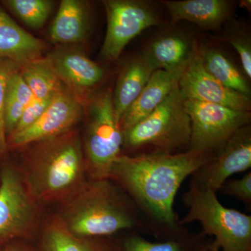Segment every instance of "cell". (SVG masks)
Here are the masks:
<instances>
[{"instance_id": "6da1fadb", "label": "cell", "mask_w": 251, "mask_h": 251, "mask_svg": "<svg viewBox=\"0 0 251 251\" xmlns=\"http://www.w3.org/2000/svg\"><path fill=\"white\" fill-rule=\"evenodd\" d=\"M215 154L192 151L135 156L122 153L112 163L108 179L129 196L151 234L165 240L185 229L174 209L181 184Z\"/></svg>"}, {"instance_id": "7a4b0ae2", "label": "cell", "mask_w": 251, "mask_h": 251, "mask_svg": "<svg viewBox=\"0 0 251 251\" xmlns=\"http://www.w3.org/2000/svg\"><path fill=\"white\" fill-rule=\"evenodd\" d=\"M61 203L57 217L77 237L98 239L123 231L151 234L134 202L111 179L86 180Z\"/></svg>"}, {"instance_id": "3957f363", "label": "cell", "mask_w": 251, "mask_h": 251, "mask_svg": "<svg viewBox=\"0 0 251 251\" xmlns=\"http://www.w3.org/2000/svg\"><path fill=\"white\" fill-rule=\"evenodd\" d=\"M25 147L21 175L38 202H62L85 182L87 164L76 130Z\"/></svg>"}, {"instance_id": "277c9868", "label": "cell", "mask_w": 251, "mask_h": 251, "mask_svg": "<svg viewBox=\"0 0 251 251\" xmlns=\"http://www.w3.org/2000/svg\"><path fill=\"white\" fill-rule=\"evenodd\" d=\"M178 85L151 113L123 133L127 156L172 155L189 149L191 120Z\"/></svg>"}, {"instance_id": "5b68a950", "label": "cell", "mask_w": 251, "mask_h": 251, "mask_svg": "<svg viewBox=\"0 0 251 251\" xmlns=\"http://www.w3.org/2000/svg\"><path fill=\"white\" fill-rule=\"evenodd\" d=\"M182 201L188 211L179 219L180 226L199 222L203 233L214 238L220 251H251V216L226 207L217 193L191 183Z\"/></svg>"}, {"instance_id": "8992f818", "label": "cell", "mask_w": 251, "mask_h": 251, "mask_svg": "<svg viewBox=\"0 0 251 251\" xmlns=\"http://www.w3.org/2000/svg\"><path fill=\"white\" fill-rule=\"evenodd\" d=\"M88 115L83 148L87 175L92 179H108L112 163L122 154L123 142L110 91L92 99Z\"/></svg>"}, {"instance_id": "52a82bcc", "label": "cell", "mask_w": 251, "mask_h": 251, "mask_svg": "<svg viewBox=\"0 0 251 251\" xmlns=\"http://www.w3.org/2000/svg\"><path fill=\"white\" fill-rule=\"evenodd\" d=\"M184 105L191 120L188 151L216 153L237 130L250 125L251 112L192 99H185Z\"/></svg>"}, {"instance_id": "ba28073f", "label": "cell", "mask_w": 251, "mask_h": 251, "mask_svg": "<svg viewBox=\"0 0 251 251\" xmlns=\"http://www.w3.org/2000/svg\"><path fill=\"white\" fill-rule=\"evenodd\" d=\"M22 175L11 166L0 175V244L29 237L37 226L39 208Z\"/></svg>"}, {"instance_id": "9c48e42d", "label": "cell", "mask_w": 251, "mask_h": 251, "mask_svg": "<svg viewBox=\"0 0 251 251\" xmlns=\"http://www.w3.org/2000/svg\"><path fill=\"white\" fill-rule=\"evenodd\" d=\"M107 31L100 56L105 60L119 58L127 44L142 31L158 25V18L146 1L108 0L103 1Z\"/></svg>"}, {"instance_id": "30bf717a", "label": "cell", "mask_w": 251, "mask_h": 251, "mask_svg": "<svg viewBox=\"0 0 251 251\" xmlns=\"http://www.w3.org/2000/svg\"><path fill=\"white\" fill-rule=\"evenodd\" d=\"M251 168V126L248 125L237 130L211 161L191 175V183L218 193L229 176Z\"/></svg>"}, {"instance_id": "8fae6325", "label": "cell", "mask_w": 251, "mask_h": 251, "mask_svg": "<svg viewBox=\"0 0 251 251\" xmlns=\"http://www.w3.org/2000/svg\"><path fill=\"white\" fill-rule=\"evenodd\" d=\"M178 87L185 99L251 112L250 97L227 88L213 77L203 65L200 49L196 44L180 76Z\"/></svg>"}, {"instance_id": "7c38bea8", "label": "cell", "mask_w": 251, "mask_h": 251, "mask_svg": "<svg viewBox=\"0 0 251 251\" xmlns=\"http://www.w3.org/2000/svg\"><path fill=\"white\" fill-rule=\"evenodd\" d=\"M82 115V103L67 87L52 98L39 120L26 129L10 135L8 145L24 148L35 142L49 139L73 129Z\"/></svg>"}, {"instance_id": "4fadbf2b", "label": "cell", "mask_w": 251, "mask_h": 251, "mask_svg": "<svg viewBox=\"0 0 251 251\" xmlns=\"http://www.w3.org/2000/svg\"><path fill=\"white\" fill-rule=\"evenodd\" d=\"M47 59L63 84L81 102L104 77L103 69L76 50H57Z\"/></svg>"}, {"instance_id": "5bb4252c", "label": "cell", "mask_w": 251, "mask_h": 251, "mask_svg": "<svg viewBox=\"0 0 251 251\" xmlns=\"http://www.w3.org/2000/svg\"><path fill=\"white\" fill-rule=\"evenodd\" d=\"M185 67L174 72L157 69L153 73L139 97L122 117L120 126L122 134L148 117L166 99L178 85Z\"/></svg>"}, {"instance_id": "9a60e30c", "label": "cell", "mask_w": 251, "mask_h": 251, "mask_svg": "<svg viewBox=\"0 0 251 251\" xmlns=\"http://www.w3.org/2000/svg\"><path fill=\"white\" fill-rule=\"evenodd\" d=\"M46 44L34 37L0 9V58L13 61L21 67L41 58Z\"/></svg>"}, {"instance_id": "2e32d148", "label": "cell", "mask_w": 251, "mask_h": 251, "mask_svg": "<svg viewBox=\"0 0 251 251\" xmlns=\"http://www.w3.org/2000/svg\"><path fill=\"white\" fill-rule=\"evenodd\" d=\"M156 70V67L144 54L130 59L122 69L112 94L114 111L119 124Z\"/></svg>"}, {"instance_id": "e0dca14e", "label": "cell", "mask_w": 251, "mask_h": 251, "mask_svg": "<svg viewBox=\"0 0 251 251\" xmlns=\"http://www.w3.org/2000/svg\"><path fill=\"white\" fill-rule=\"evenodd\" d=\"M174 22L186 21L206 29H215L228 18L230 4L226 0L162 1Z\"/></svg>"}, {"instance_id": "ac0fdd59", "label": "cell", "mask_w": 251, "mask_h": 251, "mask_svg": "<svg viewBox=\"0 0 251 251\" xmlns=\"http://www.w3.org/2000/svg\"><path fill=\"white\" fill-rule=\"evenodd\" d=\"M89 27L88 9L77 0H63L51 26L54 43L76 44L85 40Z\"/></svg>"}, {"instance_id": "d6986e66", "label": "cell", "mask_w": 251, "mask_h": 251, "mask_svg": "<svg viewBox=\"0 0 251 251\" xmlns=\"http://www.w3.org/2000/svg\"><path fill=\"white\" fill-rule=\"evenodd\" d=\"M195 45L179 34L157 38L144 52L156 69L174 72L186 67Z\"/></svg>"}, {"instance_id": "ffe728a7", "label": "cell", "mask_w": 251, "mask_h": 251, "mask_svg": "<svg viewBox=\"0 0 251 251\" xmlns=\"http://www.w3.org/2000/svg\"><path fill=\"white\" fill-rule=\"evenodd\" d=\"M94 239L74 235L57 216L50 219L44 227L41 251H103L106 249Z\"/></svg>"}, {"instance_id": "44dd1931", "label": "cell", "mask_w": 251, "mask_h": 251, "mask_svg": "<svg viewBox=\"0 0 251 251\" xmlns=\"http://www.w3.org/2000/svg\"><path fill=\"white\" fill-rule=\"evenodd\" d=\"M20 73L35 99H52L64 87L47 58H39L25 64Z\"/></svg>"}, {"instance_id": "7402d4cb", "label": "cell", "mask_w": 251, "mask_h": 251, "mask_svg": "<svg viewBox=\"0 0 251 251\" xmlns=\"http://www.w3.org/2000/svg\"><path fill=\"white\" fill-rule=\"evenodd\" d=\"M206 238L202 232L193 233L185 228L173 237L152 242L135 232L124 239L122 251H195Z\"/></svg>"}, {"instance_id": "603a6c76", "label": "cell", "mask_w": 251, "mask_h": 251, "mask_svg": "<svg viewBox=\"0 0 251 251\" xmlns=\"http://www.w3.org/2000/svg\"><path fill=\"white\" fill-rule=\"evenodd\" d=\"M203 65L227 88L250 97L251 89L244 75L222 52L214 49H200Z\"/></svg>"}, {"instance_id": "cb8c5ba5", "label": "cell", "mask_w": 251, "mask_h": 251, "mask_svg": "<svg viewBox=\"0 0 251 251\" xmlns=\"http://www.w3.org/2000/svg\"><path fill=\"white\" fill-rule=\"evenodd\" d=\"M3 3L29 27H43L52 9L49 0H7Z\"/></svg>"}, {"instance_id": "d4e9b609", "label": "cell", "mask_w": 251, "mask_h": 251, "mask_svg": "<svg viewBox=\"0 0 251 251\" xmlns=\"http://www.w3.org/2000/svg\"><path fill=\"white\" fill-rule=\"evenodd\" d=\"M21 66L8 59L0 58V155L8 150L7 136L4 123V105L8 81L13 74L21 69Z\"/></svg>"}, {"instance_id": "484cf974", "label": "cell", "mask_w": 251, "mask_h": 251, "mask_svg": "<svg viewBox=\"0 0 251 251\" xmlns=\"http://www.w3.org/2000/svg\"><path fill=\"white\" fill-rule=\"evenodd\" d=\"M218 192L235 198L251 209V172H248L240 179H227Z\"/></svg>"}, {"instance_id": "4316f807", "label": "cell", "mask_w": 251, "mask_h": 251, "mask_svg": "<svg viewBox=\"0 0 251 251\" xmlns=\"http://www.w3.org/2000/svg\"><path fill=\"white\" fill-rule=\"evenodd\" d=\"M227 43L233 46L239 54L244 72L248 77H251V38L247 33L235 31L226 36Z\"/></svg>"}, {"instance_id": "83f0119b", "label": "cell", "mask_w": 251, "mask_h": 251, "mask_svg": "<svg viewBox=\"0 0 251 251\" xmlns=\"http://www.w3.org/2000/svg\"><path fill=\"white\" fill-rule=\"evenodd\" d=\"M52 98L45 99V100H40L35 98L33 99L32 101L28 104L27 106L25 107L22 117L12 134L26 129L34 122L37 121L39 117L45 112Z\"/></svg>"}, {"instance_id": "f1b7e54d", "label": "cell", "mask_w": 251, "mask_h": 251, "mask_svg": "<svg viewBox=\"0 0 251 251\" xmlns=\"http://www.w3.org/2000/svg\"><path fill=\"white\" fill-rule=\"evenodd\" d=\"M24 109L25 106L6 91L4 105V123L7 138L16 129L18 122L22 117Z\"/></svg>"}, {"instance_id": "f546056e", "label": "cell", "mask_w": 251, "mask_h": 251, "mask_svg": "<svg viewBox=\"0 0 251 251\" xmlns=\"http://www.w3.org/2000/svg\"><path fill=\"white\" fill-rule=\"evenodd\" d=\"M20 70L15 72L10 77L6 91L23 106L25 107L32 101L34 97L29 86L23 78Z\"/></svg>"}, {"instance_id": "4dcf8cb0", "label": "cell", "mask_w": 251, "mask_h": 251, "mask_svg": "<svg viewBox=\"0 0 251 251\" xmlns=\"http://www.w3.org/2000/svg\"><path fill=\"white\" fill-rule=\"evenodd\" d=\"M4 251H32L24 245H13L8 247Z\"/></svg>"}, {"instance_id": "1f68e13d", "label": "cell", "mask_w": 251, "mask_h": 251, "mask_svg": "<svg viewBox=\"0 0 251 251\" xmlns=\"http://www.w3.org/2000/svg\"><path fill=\"white\" fill-rule=\"evenodd\" d=\"M212 239H206L196 249L195 251H207Z\"/></svg>"}, {"instance_id": "d6a6232c", "label": "cell", "mask_w": 251, "mask_h": 251, "mask_svg": "<svg viewBox=\"0 0 251 251\" xmlns=\"http://www.w3.org/2000/svg\"><path fill=\"white\" fill-rule=\"evenodd\" d=\"M207 251H220L219 248L214 244V241H211L210 245H209V249Z\"/></svg>"}, {"instance_id": "836d02e7", "label": "cell", "mask_w": 251, "mask_h": 251, "mask_svg": "<svg viewBox=\"0 0 251 251\" xmlns=\"http://www.w3.org/2000/svg\"><path fill=\"white\" fill-rule=\"evenodd\" d=\"M251 1L250 0H247V1H242V5L243 7H247V9H250L251 8Z\"/></svg>"}, {"instance_id": "e575fe53", "label": "cell", "mask_w": 251, "mask_h": 251, "mask_svg": "<svg viewBox=\"0 0 251 251\" xmlns=\"http://www.w3.org/2000/svg\"><path fill=\"white\" fill-rule=\"evenodd\" d=\"M103 251H109L108 249H107V248H106V249H105V250H103Z\"/></svg>"}]
</instances>
